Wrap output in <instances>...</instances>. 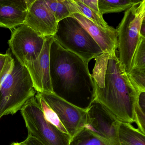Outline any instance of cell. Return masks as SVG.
Returning a JSON list of instances; mask_svg holds the SVG:
<instances>
[{"label":"cell","mask_w":145,"mask_h":145,"mask_svg":"<svg viewBox=\"0 0 145 145\" xmlns=\"http://www.w3.org/2000/svg\"><path fill=\"white\" fill-rule=\"evenodd\" d=\"M95 59L96 62L91 76L95 88L96 100L120 121L136 128L135 124L140 129L135 116L139 91L121 66L116 51L102 54Z\"/></svg>","instance_id":"cell-1"},{"label":"cell","mask_w":145,"mask_h":145,"mask_svg":"<svg viewBox=\"0 0 145 145\" xmlns=\"http://www.w3.org/2000/svg\"><path fill=\"white\" fill-rule=\"evenodd\" d=\"M50 74L53 93L72 105L86 110L96 100L88 63L54 39L50 50Z\"/></svg>","instance_id":"cell-2"},{"label":"cell","mask_w":145,"mask_h":145,"mask_svg":"<svg viewBox=\"0 0 145 145\" xmlns=\"http://www.w3.org/2000/svg\"><path fill=\"white\" fill-rule=\"evenodd\" d=\"M14 58L12 71L0 86V119L15 114L37 93L27 69Z\"/></svg>","instance_id":"cell-3"},{"label":"cell","mask_w":145,"mask_h":145,"mask_svg":"<svg viewBox=\"0 0 145 145\" xmlns=\"http://www.w3.org/2000/svg\"><path fill=\"white\" fill-rule=\"evenodd\" d=\"M53 38L61 47L78 56L87 63L103 54L89 34L72 17L58 23Z\"/></svg>","instance_id":"cell-4"},{"label":"cell","mask_w":145,"mask_h":145,"mask_svg":"<svg viewBox=\"0 0 145 145\" xmlns=\"http://www.w3.org/2000/svg\"><path fill=\"white\" fill-rule=\"evenodd\" d=\"M145 19V1H139L127 9L118 27V58L127 74L140 39V29Z\"/></svg>","instance_id":"cell-5"},{"label":"cell","mask_w":145,"mask_h":145,"mask_svg":"<svg viewBox=\"0 0 145 145\" xmlns=\"http://www.w3.org/2000/svg\"><path fill=\"white\" fill-rule=\"evenodd\" d=\"M28 135L44 145H69L71 137L48 122L35 97L27 101L21 108Z\"/></svg>","instance_id":"cell-6"},{"label":"cell","mask_w":145,"mask_h":145,"mask_svg":"<svg viewBox=\"0 0 145 145\" xmlns=\"http://www.w3.org/2000/svg\"><path fill=\"white\" fill-rule=\"evenodd\" d=\"M86 113L85 129L112 145H119L118 129L120 121L106 106L95 100Z\"/></svg>","instance_id":"cell-7"},{"label":"cell","mask_w":145,"mask_h":145,"mask_svg":"<svg viewBox=\"0 0 145 145\" xmlns=\"http://www.w3.org/2000/svg\"><path fill=\"white\" fill-rule=\"evenodd\" d=\"M11 30V36L8 44L15 58L23 65L26 62L35 60L43 49L45 37L24 24Z\"/></svg>","instance_id":"cell-8"},{"label":"cell","mask_w":145,"mask_h":145,"mask_svg":"<svg viewBox=\"0 0 145 145\" xmlns=\"http://www.w3.org/2000/svg\"><path fill=\"white\" fill-rule=\"evenodd\" d=\"M39 93L56 112L71 139L84 129L86 110L72 105L53 93Z\"/></svg>","instance_id":"cell-9"},{"label":"cell","mask_w":145,"mask_h":145,"mask_svg":"<svg viewBox=\"0 0 145 145\" xmlns=\"http://www.w3.org/2000/svg\"><path fill=\"white\" fill-rule=\"evenodd\" d=\"M53 36L45 37L43 49L35 60L26 62L24 66L28 71L36 92L53 93L50 74V50Z\"/></svg>","instance_id":"cell-10"},{"label":"cell","mask_w":145,"mask_h":145,"mask_svg":"<svg viewBox=\"0 0 145 145\" xmlns=\"http://www.w3.org/2000/svg\"><path fill=\"white\" fill-rule=\"evenodd\" d=\"M57 22L45 0H34L29 7L24 24L44 37L53 36Z\"/></svg>","instance_id":"cell-11"},{"label":"cell","mask_w":145,"mask_h":145,"mask_svg":"<svg viewBox=\"0 0 145 145\" xmlns=\"http://www.w3.org/2000/svg\"><path fill=\"white\" fill-rule=\"evenodd\" d=\"M70 17L75 18L89 34L100 46L103 54H111L118 48V32L110 27L103 28L80 14H71Z\"/></svg>","instance_id":"cell-12"},{"label":"cell","mask_w":145,"mask_h":145,"mask_svg":"<svg viewBox=\"0 0 145 145\" xmlns=\"http://www.w3.org/2000/svg\"><path fill=\"white\" fill-rule=\"evenodd\" d=\"M34 0H0V27L10 30L24 24Z\"/></svg>","instance_id":"cell-13"},{"label":"cell","mask_w":145,"mask_h":145,"mask_svg":"<svg viewBox=\"0 0 145 145\" xmlns=\"http://www.w3.org/2000/svg\"><path fill=\"white\" fill-rule=\"evenodd\" d=\"M145 135L129 124L120 122L118 129L119 145H145Z\"/></svg>","instance_id":"cell-14"},{"label":"cell","mask_w":145,"mask_h":145,"mask_svg":"<svg viewBox=\"0 0 145 145\" xmlns=\"http://www.w3.org/2000/svg\"><path fill=\"white\" fill-rule=\"evenodd\" d=\"M63 2L71 15L74 13L80 14L103 28L110 27L103 18L99 16L80 0H63Z\"/></svg>","instance_id":"cell-15"},{"label":"cell","mask_w":145,"mask_h":145,"mask_svg":"<svg viewBox=\"0 0 145 145\" xmlns=\"http://www.w3.org/2000/svg\"><path fill=\"white\" fill-rule=\"evenodd\" d=\"M138 1V0H98V8L100 14L103 16L107 13L126 11Z\"/></svg>","instance_id":"cell-16"},{"label":"cell","mask_w":145,"mask_h":145,"mask_svg":"<svg viewBox=\"0 0 145 145\" xmlns=\"http://www.w3.org/2000/svg\"><path fill=\"white\" fill-rule=\"evenodd\" d=\"M69 145H112L84 128L71 138Z\"/></svg>","instance_id":"cell-17"},{"label":"cell","mask_w":145,"mask_h":145,"mask_svg":"<svg viewBox=\"0 0 145 145\" xmlns=\"http://www.w3.org/2000/svg\"><path fill=\"white\" fill-rule=\"evenodd\" d=\"M35 97L42 110L46 119L63 133L68 134L56 112L48 105L39 93L37 92Z\"/></svg>","instance_id":"cell-18"},{"label":"cell","mask_w":145,"mask_h":145,"mask_svg":"<svg viewBox=\"0 0 145 145\" xmlns=\"http://www.w3.org/2000/svg\"><path fill=\"white\" fill-rule=\"evenodd\" d=\"M131 70L145 71V38L141 36L133 56Z\"/></svg>","instance_id":"cell-19"},{"label":"cell","mask_w":145,"mask_h":145,"mask_svg":"<svg viewBox=\"0 0 145 145\" xmlns=\"http://www.w3.org/2000/svg\"><path fill=\"white\" fill-rule=\"evenodd\" d=\"M135 116L137 126L145 134V91L139 92L135 109Z\"/></svg>","instance_id":"cell-20"},{"label":"cell","mask_w":145,"mask_h":145,"mask_svg":"<svg viewBox=\"0 0 145 145\" xmlns=\"http://www.w3.org/2000/svg\"><path fill=\"white\" fill-rule=\"evenodd\" d=\"M14 65V56L9 49L0 58V86L12 71Z\"/></svg>","instance_id":"cell-21"},{"label":"cell","mask_w":145,"mask_h":145,"mask_svg":"<svg viewBox=\"0 0 145 145\" xmlns=\"http://www.w3.org/2000/svg\"><path fill=\"white\" fill-rule=\"evenodd\" d=\"M54 14L57 22L71 16L63 0H45Z\"/></svg>","instance_id":"cell-22"},{"label":"cell","mask_w":145,"mask_h":145,"mask_svg":"<svg viewBox=\"0 0 145 145\" xmlns=\"http://www.w3.org/2000/svg\"><path fill=\"white\" fill-rule=\"evenodd\" d=\"M128 75L139 92L145 91V71L131 70Z\"/></svg>","instance_id":"cell-23"},{"label":"cell","mask_w":145,"mask_h":145,"mask_svg":"<svg viewBox=\"0 0 145 145\" xmlns=\"http://www.w3.org/2000/svg\"><path fill=\"white\" fill-rule=\"evenodd\" d=\"M81 3L85 5L88 8L93 11L101 17L103 16L100 14L98 8V0H80Z\"/></svg>","instance_id":"cell-24"},{"label":"cell","mask_w":145,"mask_h":145,"mask_svg":"<svg viewBox=\"0 0 145 145\" xmlns=\"http://www.w3.org/2000/svg\"><path fill=\"white\" fill-rule=\"evenodd\" d=\"M19 143L21 145H44L34 137L28 135L24 140Z\"/></svg>","instance_id":"cell-25"},{"label":"cell","mask_w":145,"mask_h":145,"mask_svg":"<svg viewBox=\"0 0 145 145\" xmlns=\"http://www.w3.org/2000/svg\"><path fill=\"white\" fill-rule=\"evenodd\" d=\"M140 35L145 38V19L143 20L140 29Z\"/></svg>","instance_id":"cell-26"},{"label":"cell","mask_w":145,"mask_h":145,"mask_svg":"<svg viewBox=\"0 0 145 145\" xmlns=\"http://www.w3.org/2000/svg\"><path fill=\"white\" fill-rule=\"evenodd\" d=\"M11 145H21L19 142H12Z\"/></svg>","instance_id":"cell-27"},{"label":"cell","mask_w":145,"mask_h":145,"mask_svg":"<svg viewBox=\"0 0 145 145\" xmlns=\"http://www.w3.org/2000/svg\"><path fill=\"white\" fill-rule=\"evenodd\" d=\"M3 55H4V54H1V53H0V58H1V57L3 56Z\"/></svg>","instance_id":"cell-28"}]
</instances>
